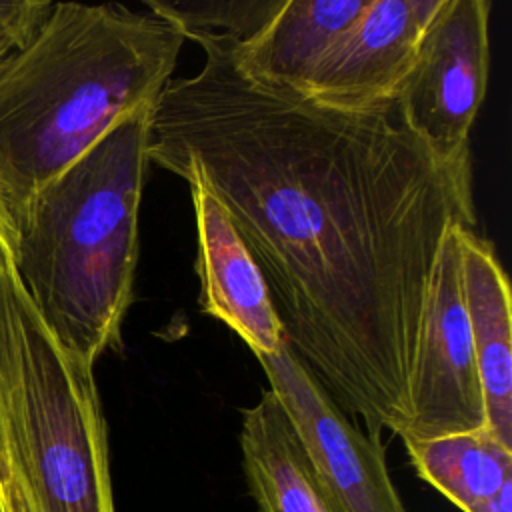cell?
I'll return each mask as SVG.
<instances>
[{
  "mask_svg": "<svg viewBox=\"0 0 512 512\" xmlns=\"http://www.w3.org/2000/svg\"><path fill=\"white\" fill-rule=\"evenodd\" d=\"M194 42L200 70L150 110L148 160L204 180L292 352L370 438L400 434L444 236L478 224L470 156L440 158L398 96L330 106L250 74L228 40Z\"/></svg>",
  "mask_w": 512,
  "mask_h": 512,
  "instance_id": "cell-1",
  "label": "cell"
},
{
  "mask_svg": "<svg viewBox=\"0 0 512 512\" xmlns=\"http://www.w3.org/2000/svg\"><path fill=\"white\" fill-rule=\"evenodd\" d=\"M184 40L118 2L52 6L0 64V206L10 224L106 132L156 102Z\"/></svg>",
  "mask_w": 512,
  "mask_h": 512,
  "instance_id": "cell-2",
  "label": "cell"
},
{
  "mask_svg": "<svg viewBox=\"0 0 512 512\" xmlns=\"http://www.w3.org/2000/svg\"><path fill=\"white\" fill-rule=\"evenodd\" d=\"M152 106L106 132L10 224L16 270L36 312L90 366L120 344L134 298Z\"/></svg>",
  "mask_w": 512,
  "mask_h": 512,
  "instance_id": "cell-3",
  "label": "cell"
},
{
  "mask_svg": "<svg viewBox=\"0 0 512 512\" xmlns=\"http://www.w3.org/2000/svg\"><path fill=\"white\" fill-rule=\"evenodd\" d=\"M0 452L26 512H116L94 366L50 334L14 260L0 276Z\"/></svg>",
  "mask_w": 512,
  "mask_h": 512,
  "instance_id": "cell-4",
  "label": "cell"
},
{
  "mask_svg": "<svg viewBox=\"0 0 512 512\" xmlns=\"http://www.w3.org/2000/svg\"><path fill=\"white\" fill-rule=\"evenodd\" d=\"M444 236L428 294L406 390L402 440L484 428L482 388L460 280V232Z\"/></svg>",
  "mask_w": 512,
  "mask_h": 512,
  "instance_id": "cell-5",
  "label": "cell"
},
{
  "mask_svg": "<svg viewBox=\"0 0 512 512\" xmlns=\"http://www.w3.org/2000/svg\"><path fill=\"white\" fill-rule=\"evenodd\" d=\"M490 0H448L424 26L396 90L408 124L446 160L470 156L468 136L490 70Z\"/></svg>",
  "mask_w": 512,
  "mask_h": 512,
  "instance_id": "cell-6",
  "label": "cell"
},
{
  "mask_svg": "<svg viewBox=\"0 0 512 512\" xmlns=\"http://www.w3.org/2000/svg\"><path fill=\"white\" fill-rule=\"evenodd\" d=\"M258 362L296 424L336 512H406L386 466L382 440L370 438L324 390L288 342Z\"/></svg>",
  "mask_w": 512,
  "mask_h": 512,
  "instance_id": "cell-7",
  "label": "cell"
},
{
  "mask_svg": "<svg viewBox=\"0 0 512 512\" xmlns=\"http://www.w3.org/2000/svg\"><path fill=\"white\" fill-rule=\"evenodd\" d=\"M180 178L188 182L194 204L202 312L232 328L256 358L276 354L286 344V334L260 268L204 180L192 170Z\"/></svg>",
  "mask_w": 512,
  "mask_h": 512,
  "instance_id": "cell-8",
  "label": "cell"
},
{
  "mask_svg": "<svg viewBox=\"0 0 512 512\" xmlns=\"http://www.w3.org/2000/svg\"><path fill=\"white\" fill-rule=\"evenodd\" d=\"M422 28L408 0H376L318 62L300 92L330 106H364L396 96Z\"/></svg>",
  "mask_w": 512,
  "mask_h": 512,
  "instance_id": "cell-9",
  "label": "cell"
},
{
  "mask_svg": "<svg viewBox=\"0 0 512 512\" xmlns=\"http://www.w3.org/2000/svg\"><path fill=\"white\" fill-rule=\"evenodd\" d=\"M460 280L484 402V430L512 448V294L494 244L460 232Z\"/></svg>",
  "mask_w": 512,
  "mask_h": 512,
  "instance_id": "cell-10",
  "label": "cell"
},
{
  "mask_svg": "<svg viewBox=\"0 0 512 512\" xmlns=\"http://www.w3.org/2000/svg\"><path fill=\"white\" fill-rule=\"evenodd\" d=\"M246 482L260 512H336L310 452L274 390L246 408L240 426Z\"/></svg>",
  "mask_w": 512,
  "mask_h": 512,
  "instance_id": "cell-11",
  "label": "cell"
},
{
  "mask_svg": "<svg viewBox=\"0 0 512 512\" xmlns=\"http://www.w3.org/2000/svg\"><path fill=\"white\" fill-rule=\"evenodd\" d=\"M376 0H288L248 44H232L254 76L302 90L318 62L360 22Z\"/></svg>",
  "mask_w": 512,
  "mask_h": 512,
  "instance_id": "cell-12",
  "label": "cell"
},
{
  "mask_svg": "<svg viewBox=\"0 0 512 512\" xmlns=\"http://www.w3.org/2000/svg\"><path fill=\"white\" fill-rule=\"evenodd\" d=\"M404 444L416 474L462 512H472L512 480V448L484 428Z\"/></svg>",
  "mask_w": 512,
  "mask_h": 512,
  "instance_id": "cell-13",
  "label": "cell"
},
{
  "mask_svg": "<svg viewBox=\"0 0 512 512\" xmlns=\"http://www.w3.org/2000/svg\"><path fill=\"white\" fill-rule=\"evenodd\" d=\"M186 40L214 36L232 44L258 38L288 0H140Z\"/></svg>",
  "mask_w": 512,
  "mask_h": 512,
  "instance_id": "cell-14",
  "label": "cell"
},
{
  "mask_svg": "<svg viewBox=\"0 0 512 512\" xmlns=\"http://www.w3.org/2000/svg\"><path fill=\"white\" fill-rule=\"evenodd\" d=\"M52 6L54 0H0V30L20 50L38 34Z\"/></svg>",
  "mask_w": 512,
  "mask_h": 512,
  "instance_id": "cell-15",
  "label": "cell"
},
{
  "mask_svg": "<svg viewBox=\"0 0 512 512\" xmlns=\"http://www.w3.org/2000/svg\"><path fill=\"white\" fill-rule=\"evenodd\" d=\"M0 512H26L22 496L16 488L14 476L2 452H0Z\"/></svg>",
  "mask_w": 512,
  "mask_h": 512,
  "instance_id": "cell-16",
  "label": "cell"
},
{
  "mask_svg": "<svg viewBox=\"0 0 512 512\" xmlns=\"http://www.w3.org/2000/svg\"><path fill=\"white\" fill-rule=\"evenodd\" d=\"M472 512H512V480L504 482L494 496L478 504Z\"/></svg>",
  "mask_w": 512,
  "mask_h": 512,
  "instance_id": "cell-17",
  "label": "cell"
},
{
  "mask_svg": "<svg viewBox=\"0 0 512 512\" xmlns=\"http://www.w3.org/2000/svg\"><path fill=\"white\" fill-rule=\"evenodd\" d=\"M14 260V238H12V226L0 206V276L8 268V264Z\"/></svg>",
  "mask_w": 512,
  "mask_h": 512,
  "instance_id": "cell-18",
  "label": "cell"
},
{
  "mask_svg": "<svg viewBox=\"0 0 512 512\" xmlns=\"http://www.w3.org/2000/svg\"><path fill=\"white\" fill-rule=\"evenodd\" d=\"M414 12V18L418 26L424 30V26L434 18V14L448 2V0H408Z\"/></svg>",
  "mask_w": 512,
  "mask_h": 512,
  "instance_id": "cell-19",
  "label": "cell"
},
{
  "mask_svg": "<svg viewBox=\"0 0 512 512\" xmlns=\"http://www.w3.org/2000/svg\"><path fill=\"white\" fill-rule=\"evenodd\" d=\"M14 50H16L14 42L0 30V64H2Z\"/></svg>",
  "mask_w": 512,
  "mask_h": 512,
  "instance_id": "cell-20",
  "label": "cell"
}]
</instances>
